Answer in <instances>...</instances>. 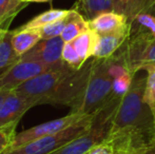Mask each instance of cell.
Instances as JSON below:
<instances>
[{
    "label": "cell",
    "instance_id": "obj_6",
    "mask_svg": "<svg viewBox=\"0 0 155 154\" xmlns=\"http://www.w3.org/2000/svg\"><path fill=\"white\" fill-rule=\"evenodd\" d=\"M140 29V28H139ZM126 47V64L132 73L143 70L147 64L155 62V37L140 29L130 33Z\"/></svg>",
    "mask_w": 155,
    "mask_h": 154
},
{
    "label": "cell",
    "instance_id": "obj_8",
    "mask_svg": "<svg viewBox=\"0 0 155 154\" xmlns=\"http://www.w3.org/2000/svg\"><path fill=\"white\" fill-rule=\"evenodd\" d=\"M73 69L74 68L65 64L60 68L52 69L37 75L14 90L25 96L38 99L40 101V105H43L45 98L53 93V91L57 88L61 80Z\"/></svg>",
    "mask_w": 155,
    "mask_h": 154
},
{
    "label": "cell",
    "instance_id": "obj_20",
    "mask_svg": "<svg viewBox=\"0 0 155 154\" xmlns=\"http://www.w3.org/2000/svg\"><path fill=\"white\" fill-rule=\"evenodd\" d=\"M70 12H71V10H55V8H52V10L45 11V12L37 15L36 17L28 21L25 25H21L20 28H22V29H40V28L45 27L49 23L64 18L65 16L70 14Z\"/></svg>",
    "mask_w": 155,
    "mask_h": 154
},
{
    "label": "cell",
    "instance_id": "obj_23",
    "mask_svg": "<svg viewBox=\"0 0 155 154\" xmlns=\"http://www.w3.org/2000/svg\"><path fill=\"white\" fill-rule=\"evenodd\" d=\"M62 60L64 64H67L68 66L72 67L74 69H79L84 66V62L80 59L79 55L76 52L75 48H74L73 43L70 42H64L62 49Z\"/></svg>",
    "mask_w": 155,
    "mask_h": 154
},
{
    "label": "cell",
    "instance_id": "obj_18",
    "mask_svg": "<svg viewBox=\"0 0 155 154\" xmlns=\"http://www.w3.org/2000/svg\"><path fill=\"white\" fill-rule=\"evenodd\" d=\"M97 39L98 34L92 30H88L71 41L84 64H86L91 57H93V52Z\"/></svg>",
    "mask_w": 155,
    "mask_h": 154
},
{
    "label": "cell",
    "instance_id": "obj_12",
    "mask_svg": "<svg viewBox=\"0 0 155 154\" xmlns=\"http://www.w3.org/2000/svg\"><path fill=\"white\" fill-rule=\"evenodd\" d=\"M131 33V27L123 31L109 34H98V39L93 52L94 58H108L114 55L128 41Z\"/></svg>",
    "mask_w": 155,
    "mask_h": 154
},
{
    "label": "cell",
    "instance_id": "obj_10",
    "mask_svg": "<svg viewBox=\"0 0 155 154\" xmlns=\"http://www.w3.org/2000/svg\"><path fill=\"white\" fill-rule=\"evenodd\" d=\"M52 69L56 68L45 64L43 62L20 59V61L14 68L11 69L5 75L0 77V89L14 90L22 84L27 82L28 80Z\"/></svg>",
    "mask_w": 155,
    "mask_h": 154
},
{
    "label": "cell",
    "instance_id": "obj_2",
    "mask_svg": "<svg viewBox=\"0 0 155 154\" xmlns=\"http://www.w3.org/2000/svg\"><path fill=\"white\" fill-rule=\"evenodd\" d=\"M114 55L108 58H94L86 92L75 113L95 114L116 95L114 91L115 78L111 72Z\"/></svg>",
    "mask_w": 155,
    "mask_h": 154
},
{
    "label": "cell",
    "instance_id": "obj_30",
    "mask_svg": "<svg viewBox=\"0 0 155 154\" xmlns=\"http://www.w3.org/2000/svg\"><path fill=\"white\" fill-rule=\"evenodd\" d=\"M11 90H5V89H0V108H1L2 103H3L4 99H5L6 95L8 94Z\"/></svg>",
    "mask_w": 155,
    "mask_h": 154
},
{
    "label": "cell",
    "instance_id": "obj_11",
    "mask_svg": "<svg viewBox=\"0 0 155 154\" xmlns=\"http://www.w3.org/2000/svg\"><path fill=\"white\" fill-rule=\"evenodd\" d=\"M64 41L60 37L41 39L29 52L21 56L22 60H34L43 62L54 68L64 66L62 60V49Z\"/></svg>",
    "mask_w": 155,
    "mask_h": 154
},
{
    "label": "cell",
    "instance_id": "obj_4",
    "mask_svg": "<svg viewBox=\"0 0 155 154\" xmlns=\"http://www.w3.org/2000/svg\"><path fill=\"white\" fill-rule=\"evenodd\" d=\"M93 64L94 57L92 60L89 59L81 68L73 69L61 80L53 93L45 98L43 105L67 106L71 108V112L75 113L86 92Z\"/></svg>",
    "mask_w": 155,
    "mask_h": 154
},
{
    "label": "cell",
    "instance_id": "obj_17",
    "mask_svg": "<svg viewBox=\"0 0 155 154\" xmlns=\"http://www.w3.org/2000/svg\"><path fill=\"white\" fill-rule=\"evenodd\" d=\"M88 30H90L89 21L77 10L73 8H71L69 20H68L60 37L62 38L64 42H70L76 37H78L80 34L87 32Z\"/></svg>",
    "mask_w": 155,
    "mask_h": 154
},
{
    "label": "cell",
    "instance_id": "obj_22",
    "mask_svg": "<svg viewBox=\"0 0 155 154\" xmlns=\"http://www.w3.org/2000/svg\"><path fill=\"white\" fill-rule=\"evenodd\" d=\"M69 16L70 14L68 16H65L64 18L59 19L57 21H54L52 23H49V25H45V27L40 28V29H37L40 32L42 39H51L61 36L63 30L65 28V25H67L68 20H69Z\"/></svg>",
    "mask_w": 155,
    "mask_h": 154
},
{
    "label": "cell",
    "instance_id": "obj_21",
    "mask_svg": "<svg viewBox=\"0 0 155 154\" xmlns=\"http://www.w3.org/2000/svg\"><path fill=\"white\" fill-rule=\"evenodd\" d=\"M143 70L147 71V81L143 99L155 112V62L147 64Z\"/></svg>",
    "mask_w": 155,
    "mask_h": 154
},
{
    "label": "cell",
    "instance_id": "obj_19",
    "mask_svg": "<svg viewBox=\"0 0 155 154\" xmlns=\"http://www.w3.org/2000/svg\"><path fill=\"white\" fill-rule=\"evenodd\" d=\"M28 4L23 0H0V29L8 30L13 19Z\"/></svg>",
    "mask_w": 155,
    "mask_h": 154
},
{
    "label": "cell",
    "instance_id": "obj_14",
    "mask_svg": "<svg viewBox=\"0 0 155 154\" xmlns=\"http://www.w3.org/2000/svg\"><path fill=\"white\" fill-rule=\"evenodd\" d=\"M12 36L13 31L0 29V77L5 75L21 59L13 48Z\"/></svg>",
    "mask_w": 155,
    "mask_h": 154
},
{
    "label": "cell",
    "instance_id": "obj_1",
    "mask_svg": "<svg viewBox=\"0 0 155 154\" xmlns=\"http://www.w3.org/2000/svg\"><path fill=\"white\" fill-rule=\"evenodd\" d=\"M146 81L147 71H137L121 96L108 136L115 150L155 142V112L143 99Z\"/></svg>",
    "mask_w": 155,
    "mask_h": 154
},
{
    "label": "cell",
    "instance_id": "obj_15",
    "mask_svg": "<svg viewBox=\"0 0 155 154\" xmlns=\"http://www.w3.org/2000/svg\"><path fill=\"white\" fill-rule=\"evenodd\" d=\"M42 39L39 30L37 29H18L13 31L12 44L15 52L19 56H22L29 52L34 45H36Z\"/></svg>",
    "mask_w": 155,
    "mask_h": 154
},
{
    "label": "cell",
    "instance_id": "obj_5",
    "mask_svg": "<svg viewBox=\"0 0 155 154\" xmlns=\"http://www.w3.org/2000/svg\"><path fill=\"white\" fill-rule=\"evenodd\" d=\"M94 115L60 132L39 138V139L29 143V144L19 147V148L5 151L2 154H50L60 149L68 143H70L74 138L78 137L84 132H86L92 123Z\"/></svg>",
    "mask_w": 155,
    "mask_h": 154
},
{
    "label": "cell",
    "instance_id": "obj_31",
    "mask_svg": "<svg viewBox=\"0 0 155 154\" xmlns=\"http://www.w3.org/2000/svg\"><path fill=\"white\" fill-rule=\"evenodd\" d=\"M23 1L30 3V2H49L51 0H23Z\"/></svg>",
    "mask_w": 155,
    "mask_h": 154
},
{
    "label": "cell",
    "instance_id": "obj_29",
    "mask_svg": "<svg viewBox=\"0 0 155 154\" xmlns=\"http://www.w3.org/2000/svg\"><path fill=\"white\" fill-rule=\"evenodd\" d=\"M155 0H136V10L135 17L141 13H149L152 6L154 5ZM135 19V18H134Z\"/></svg>",
    "mask_w": 155,
    "mask_h": 154
},
{
    "label": "cell",
    "instance_id": "obj_27",
    "mask_svg": "<svg viewBox=\"0 0 155 154\" xmlns=\"http://www.w3.org/2000/svg\"><path fill=\"white\" fill-rule=\"evenodd\" d=\"M116 154H155V142L134 147H124L115 150Z\"/></svg>",
    "mask_w": 155,
    "mask_h": 154
},
{
    "label": "cell",
    "instance_id": "obj_28",
    "mask_svg": "<svg viewBox=\"0 0 155 154\" xmlns=\"http://www.w3.org/2000/svg\"><path fill=\"white\" fill-rule=\"evenodd\" d=\"M86 154H116L113 144L107 138L106 140L93 146Z\"/></svg>",
    "mask_w": 155,
    "mask_h": 154
},
{
    "label": "cell",
    "instance_id": "obj_32",
    "mask_svg": "<svg viewBox=\"0 0 155 154\" xmlns=\"http://www.w3.org/2000/svg\"><path fill=\"white\" fill-rule=\"evenodd\" d=\"M149 14H152V15H154V16H155V3H154V5L152 6V8H151V10H150Z\"/></svg>",
    "mask_w": 155,
    "mask_h": 154
},
{
    "label": "cell",
    "instance_id": "obj_13",
    "mask_svg": "<svg viewBox=\"0 0 155 154\" xmlns=\"http://www.w3.org/2000/svg\"><path fill=\"white\" fill-rule=\"evenodd\" d=\"M89 27L90 30L102 35L129 29L131 23L128 17L123 14H118L116 12H107L98 15L89 21Z\"/></svg>",
    "mask_w": 155,
    "mask_h": 154
},
{
    "label": "cell",
    "instance_id": "obj_16",
    "mask_svg": "<svg viewBox=\"0 0 155 154\" xmlns=\"http://www.w3.org/2000/svg\"><path fill=\"white\" fill-rule=\"evenodd\" d=\"M88 21L107 12H114L113 0H78L74 6Z\"/></svg>",
    "mask_w": 155,
    "mask_h": 154
},
{
    "label": "cell",
    "instance_id": "obj_26",
    "mask_svg": "<svg viewBox=\"0 0 155 154\" xmlns=\"http://www.w3.org/2000/svg\"><path fill=\"white\" fill-rule=\"evenodd\" d=\"M133 22H136L140 29L147 31L149 34H151L155 37V16L149 13H141L137 15Z\"/></svg>",
    "mask_w": 155,
    "mask_h": 154
},
{
    "label": "cell",
    "instance_id": "obj_3",
    "mask_svg": "<svg viewBox=\"0 0 155 154\" xmlns=\"http://www.w3.org/2000/svg\"><path fill=\"white\" fill-rule=\"evenodd\" d=\"M121 96L116 94L104 108L96 112L92 123L86 132L50 154H86L93 146L106 140L110 134Z\"/></svg>",
    "mask_w": 155,
    "mask_h": 154
},
{
    "label": "cell",
    "instance_id": "obj_25",
    "mask_svg": "<svg viewBox=\"0 0 155 154\" xmlns=\"http://www.w3.org/2000/svg\"><path fill=\"white\" fill-rule=\"evenodd\" d=\"M17 125L18 123H14L3 128H0V154L4 153L11 147L17 134Z\"/></svg>",
    "mask_w": 155,
    "mask_h": 154
},
{
    "label": "cell",
    "instance_id": "obj_7",
    "mask_svg": "<svg viewBox=\"0 0 155 154\" xmlns=\"http://www.w3.org/2000/svg\"><path fill=\"white\" fill-rule=\"evenodd\" d=\"M94 114H82L71 112L70 114L60 117V118H56L53 119V120L45 121V123H40V125L34 126V127L30 128V129H27L25 131L17 133L11 147L6 151L19 148V147L25 146V145L34 142L36 139H39V138H42L45 136L60 132L62 130L67 129V128L71 127V126L76 125V123H80V121H84L86 119L90 118Z\"/></svg>",
    "mask_w": 155,
    "mask_h": 154
},
{
    "label": "cell",
    "instance_id": "obj_24",
    "mask_svg": "<svg viewBox=\"0 0 155 154\" xmlns=\"http://www.w3.org/2000/svg\"><path fill=\"white\" fill-rule=\"evenodd\" d=\"M113 8L114 12L128 17L130 23H132L135 18L136 0H113Z\"/></svg>",
    "mask_w": 155,
    "mask_h": 154
},
{
    "label": "cell",
    "instance_id": "obj_9",
    "mask_svg": "<svg viewBox=\"0 0 155 154\" xmlns=\"http://www.w3.org/2000/svg\"><path fill=\"white\" fill-rule=\"evenodd\" d=\"M40 105L36 98L25 96L15 90H11L0 108V128L19 123L21 117L31 108Z\"/></svg>",
    "mask_w": 155,
    "mask_h": 154
}]
</instances>
